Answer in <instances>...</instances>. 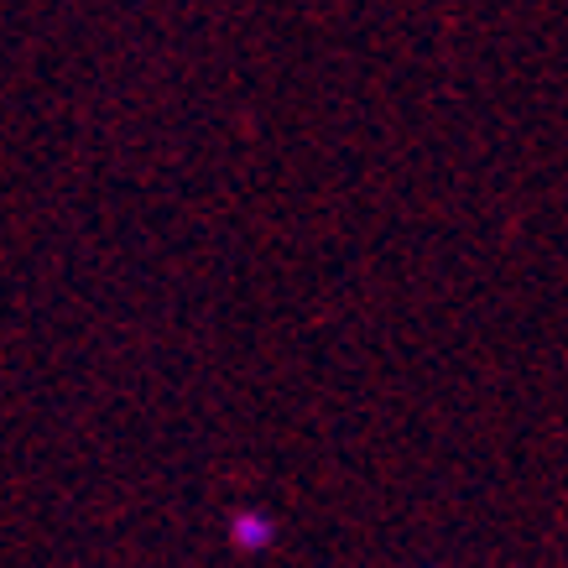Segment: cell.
<instances>
[{
  "label": "cell",
  "mask_w": 568,
  "mask_h": 568,
  "mask_svg": "<svg viewBox=\"0 0 568 568\" xmlns=\"http://www.w3.org/2000/svg\"><path fill=\"white\" fill-rule=\"evenodd\" d=\"M272 537H276V527H272V517H261V511H241V517L230 521V542L241 552L272 548Z\"/></svg>",
  "instance_id": "6da1fadb"
}]
</instances>
